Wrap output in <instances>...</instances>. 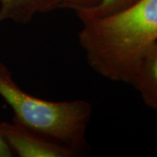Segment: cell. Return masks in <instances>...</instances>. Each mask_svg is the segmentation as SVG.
<instances>
[{
    "label": "cell",
    "instance_id": "obj_1",
    "mask_svg": "<svg viewBox=\"0 0 157 157\" xmlns=\"http://www.w3.org/2000/svg\"><path fill=\"white\" fill-rule=\"evenodd\" d=\"M82 23L78 41L90 67L133 84L142 57L157 40V0H137L115 14Z\"/></svg>",
    "mask_w": 157,
    "mask_h": 157
},
{
    "label": "cell",
    "instance_id": "obj_2",
    "mask_svg": "<svg viewBox=\"0 0 157 157\" xmlns=\"http://www.w3.org/2000/svg\"><path fill=\"white\" fill-rule=\"evenodd\" d=\"M0 96L14 113L15 122L24 125L76 154L86 146V133L92 107L81 100L50 101L31 95L14 81L0 62Z\"/></svg>",
    "mask_w": 157,
    "mask_h": 157
},
{
    "label": "cell",
    "instance_id": "obj_3",
    "mask_svg": "<svg viewBox=\"0 0 157 157\" xmlns=\"http://www.w3.org/2000/svg\"><path fill=\"white\" fill-rule=\"evenodd\" d=\"M0 135L12 153L20 157H71L77 155L67 147L15 121L1 122Z\"/></svg>",
    "mask_w": 157,
    "mask_h": 157
},
{
    "label": "cell",
    "instance_id": "obj_4",
    "mask_svg": "<svg viewBox=\"0 0 157 157\" xmlns=\"http://www.w3.org/2000/svg\"><path fill=\"white\" fill-rule=\"evenodd\" d=\"M100 0H0V24L6 20L18 24L32 21L37 14L59 9L77 12L96 6Z\"/></svg>",
    "mask_w": 157,
    "mask_h": 157
},
{
    "label": "cell",
    "instance_id": "obj_5",
    "mask_svg": "<svg viewBox=\"0 0 157 157\" xmlns=\"http://www.w3.org/2000/svg\"><path fill=\"white\" fill-rule=\"evenodd\" d=\"M132 85L147 105L157 110V40L142 57Z\"/></svg>",
    "mask_w": 157,
    "mask_h": 157
},
{
    "label": "cell",
    "instance_id": "obj_6",
    "mask_svg": "<svg viewBox=\"0 0 157 157\" xmlns=\"http://www.w3.org/2000/svg\"><path fill=\"white\" fill-rule=\"evenodd\" d=\"M136 1L137 0H100L96 6L81 9L75 13L81 22H86L115 14L133 5Z\"/></svg>",
    "mask_w": 157,
    "mask_h": 157
},
{
    "label": "cell",
    "instance_id": "obj_7",
    "mask_svg": "<svg viewBox=\"0 0 157 157\" xmlns=\"http://www.w3.org/2000/svg\"><path fill=\"white\" fill-rule=\"evenodd\" d=\"M13 155V153L9 146L0 135V157H11Z\"/></svg>",
    "mask_w": 157,
    "mask_h": 157
}]
</instances>
